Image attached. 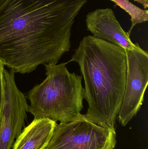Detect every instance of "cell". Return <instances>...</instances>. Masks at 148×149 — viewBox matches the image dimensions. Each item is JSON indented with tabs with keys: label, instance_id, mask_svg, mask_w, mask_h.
I'll use <instances>...</instances> for the list:
<instances>
[{
	"label": "cell",
	"instance_id": "6da1fadb",
	"mask_svg": "<svg viewBox=\"0 0 148 149\" xmlns=\"http://www.w3.org/2000/svg\"><path fill=\"white\" fill-rule=\"evenodd\" d=\"M88 0H0V60L14 73L56 64Z\"/></svg>",
	"mask_w": 148,
	"mask_h": 149
},
{
	"label": "cell",
	"instance_id": "7a4b0ae2",
	"mask_svg": "<svg viewBox=\"0 0 148 149\" xmlns=\"http://www.w3.org/2000/svg\"><path fill=\"white\" fill-rule=\"evenodd\" d=\"M71 62L78 64L84 80V96L88 108L83 116L98 126L115 131L126 88L125 49L88 36L82 39L67 63Z\"/></svg>",
	"mask_w": 148,
	"mask_h": 149
},
{
	"label": "cell",
	"instance_id": "3957f363",
	"mask_svg": "<svg viewBox=\"0 0 148 149\" xmlns=\"http://www.w3.org/2000/svg\"><path fill=\"white\" fill-rule=\"evenodd\" d=\"M66 64H45L47 78L29 92V112L34 119L45 118L66 123L81 114L85 99L82 77L70 72Z\"/></svg>",
	"mask_w": 148,
	"mask_h": 149
},
{
	"label": "cell",
	"instance_id": "277c9868",
	"mask_svg": "<svg viewBox=\"0 0 148 149\" xmlns=\"http://www.w3.org/2000/svg\"><path fill=\"white\" fill-rule=\"evenodd\" d=\"M116 131L94 124L83 116L57 124L44 149H114Z\"/></svg>",
	"mask_w": 148,
	"mask_h": 149
},
{
	"label": "cell",
	"instance_id": "5b68a950",
	"mask_svg": "<svg viewBox=\"0 0 148 149\" xmlns=\"http://www.w3.org/2000/svg\"><path fill=\"white\" fill-rule=\"evenodd\" d=\"M127 59L126 88L119 120L126 126L136 116L144 100L148 83V53L142 49H124Z\"/></svg>",
	"mask_w": 148,
	"mask_h": 149
},
{
	"label": "cell",
	"instance_id": "8992f818",
	"mask_svg": "<svg viewBox=\"0 0 148 149\" xmlns=\"http://www.w3.org/2000/svg\"><path fill=\"white\" fill-rule=\"evenodd\" d=\"M14 72L4 69V92L1 121L0 126V149H10L13 143L22 131L29 112L24 95L16 84Z\"/></svg>",
	"mask_w": 148,
	"mask_h": 149
},
{
	"label": "cell",
	"instance_id": "52a82bcc",
	"mask_svg": "<svg viewBox=\"0 0 148 149\" xmlns=\"http://www.w3.org/2000/svg\"><path fill=\"white\" fill-rule=\"evenodd\" d=\"M85 21L87 29L93 36L124 49H141L138 43L132 42L130 35L122 28L112 9L99 8L91 11L86 16Z\"/></svg>",
	"mask_w": 148,
	"mask_h": 149
},
{
	"label": "cell",
	"instance_id": "ba28073f",
	"mask_svg": "<svg viewBox=\"0 0 148 149\" xmlns=\"http://www.w3.org/2000/svg\"><path fill=\"white\" fill-rule=\"evenodd\" d=\"M57 124L50 119H34L16 138L12 149H45Z\"/></svg>",
	"mask_w": 148,
	"mask_h": 149
},
{
	"label": "cell",
	"instance_id": "9c48e42d",
	"mask_svg": "<svg viewBox=\"0 0 148 149\" xmlns=\"http://www.w3.org/2000/svg\"><path fill=\"white\" fill-rule=\"evenodd\" d=\"M125 10L131 17L132 25L128 31L131 35L132 30L137 24L147 22L148 20L147 10H143L136 6L129 0H110Z\"/></svg>",
	"mask_w": 148,
	"mask_h": 149
},
{
	"label": "cell",
	"instance_id": "30bf717a",
	"mask_svg": "<svg viewBox=\"0 0 148 149\" xmlns=\"http://www.w3.org/2000/svg\"><path fill=\"white\" fill-rule=\"evenodd\" d=\"M5 69L4 65L0 60V126L1 121L3 107L4 102V79H3V72Z\"/></svg>",
	"mask_w": 148,
	"mask_h": 149
},
{
	"label": "cell",
	"instance_id": "8fae6325",
	"mask_svg": "<svg viewBox=\"0 0 148 149\" xmlns=\"http://www.w3.org/2000/svg\"><path fill=\"white\" fill-rule=\"evenodd\" d=\"M134 1L141 4L144 8H147L148 7V0H134Z\"/></svg>",
	"mask_w": 148,
	"mask_h": 149
}]
</instances>
